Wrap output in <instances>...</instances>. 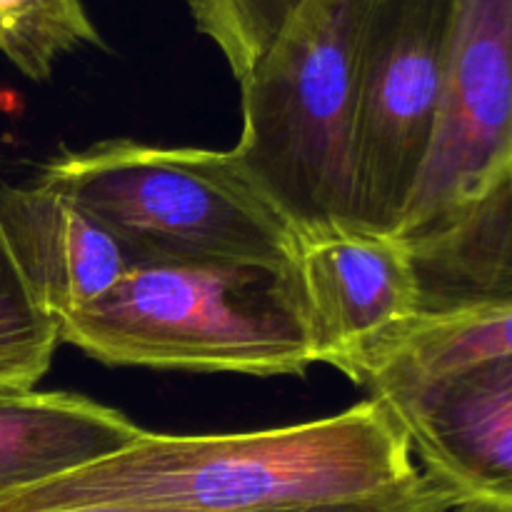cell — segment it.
<instances>
[{"instance_id": "obj_1", "label": "cell", "mask_w": 512, "mask_h": 512, "mask_svg": "<svg viewBox=\"0 0 512 512\" xmlns=\"http://www.w3.org/2000/svg\"><path fill=\"white\" fill-rule=\"evenodd\" d=\"M428 473L380 398L250 433H140L128 448L0 498V512H300L398 498Z\"/></svg>"}, {"instance_id": "obj_2", "label": "cell", "mask_w": 512, "mask_h": 512, "mask_svg": "<svg viewBox=\"0 0 512 512\" xmlns=\"http://www.w3.org/2000/svg\"><path fill=\"white\" fill-rule=\"evenodd\" d=\"M368 0H303L240 83L233 155L300 240L355 230L353 138Z\"/></svg>"}, {"instance_id": "obj_3", "label": "cell", "mask_w": 512, "mask_h": 512, "mask_svg": "<svg viewBox=\"0 0 512 512\" xmlns=\"http://www.w3.org/2000/svg\"><path fill=\"white\" fill-rule=\"evenodd\" d=\"M58 338L110 368L303 378L315 365L293 265H140L60 318Z\"/></svg>"}, {"instance_id": "obj_4", "label": "cell", "mask_w": 512, "mask_h": 512, "mask_svg": "<svg viewBox=\"0 0 512 512\" xmlns=\"http://www.w3.org/2000/svg\"><path fill=\"white\" fill-rule=\"evenodd\" d=\"M40 178L113 230L143 265L290 268L300 238L233 150L103 140L60 150Z\"/></svg>"}, {"instance_id": "obj_5", "label": "cell", "mask_w": 512, "mask_h": 512, "mask_svg": "<svg viewBox=\"0 0 512 512\" xmlns=\"http://www.w3.org/2000/svg\"><path fill=\"white\" fill-rule=\"evenodd\" d=\"M512 218V0H455L428 160L393 238L413 263L478 243Z\"/></svg>"}, {"instance_id": "obj_6", "label": "cell", "mask_w": 512, "mask_h": 512, "mask_svg": "<svg viewBox=\"0 0 512 512\" xmlns=\"http://www.w3.org/2000/svg\"><path fill=\"white\" fill-rule=\"evenodd\" d=\"M455 0H368L353 138L355 230L395 235L428 160Z\"/></svg>"}, {"instance_id": "obj_7", "label": "cell", "mask_w": 512, "mask_h": 512, "mask_svg": "<svg viewBox=\"0 0 512 512\" xmlns=\"http://www.w3.org/2000/svg\"><path fill=\"white\" fill-rule=\"evenodd\" d=\"M295 295L315 365L365 385L370 368L423 313L408 248L393 235L338 230L300 240Z\"/></svg>"}, {"instance_id": "obj_8", "label": "cell", "mask_w": 512, "mask_h": 512, "mask_svg": "<svg viewBox=\"0 0 512 512\" xmlns=\"http://www.w3.org/2000/svg\"><path fill=\"white\" fill-rule=\"evenodd\" d=\"M380 400L430 478L460 500L512 503V355Z\"/></svg>"}, {"instance_id": "obj_9", "label": "cell", "mask_w": 512, "mask_h": 512, "mask_svg": "<svg viewBox=\"0 0 512 512\" xmlns=\"http://www.w3.org/2000/svg\"><path fill=\"white\" fill-rule=\"evenodd\" d=\"M0 218L35 303L55 325L143 265L113 230L40 175L0 185Z\"/></svg>"}, {"instance_id": "obj_10", "label": "cell", "mask_w": 512, "mask_h": 512, "mask_svg": "<svg viewBox=\"0 0 512 512\" xmlns=\"http://www.w3.org/2000/svg\"><path fill=\"white\" fill-rule=\"evenodd\" d=\"M133 418L63 390H0V498L128 448Z\"/></svg>"}, {"instance_id": "obj_11", "label": "cell", "mask_w": 512, "mask_h": 512, "mask_svg": "<svg viewBox=\"0 0 512 512\" xmlns=\"http://www.w3.org/2000/svg\"><path fill=\"white\" fill-rule=\"evenodd\" d=\"M505 355H512V300L423 310L370 368L363 388L375 398H390Z\"/></svg>"}, {"instance_id": "obj_12", "label": "cell", "mask_w": 512, "mask_h": 512, "mask_svg": "<svg viewBox=\"0 0 512 512\" xmlns=\"http://www.w3.org/2000/svg\"><path fill=\"white\" fill-rule=\"evenodd\" d=\"M83 48H105L83 0H0V55L28 80L43 83Z\"/></svg>"}, {"instance_id": "obj_13", "label": "cell", "mask_w": 512, "mask_h": 512, "mask_svg": "<svg viewBox=\"0 0 512 512\" xmlns=\"http://www.w3.org/2000/svg\"><path fill=\"white\" fill-rule=\"evenodd\" d=\"M58 345V325L35 303L0 218V390L38 388Z\"/></svg>"}, {"instance_id": "obj_14", "label": "cell", "mask_w": 512, "mask_h": 512, "mask_svg": "<svg viewBox=\"0 0 512 512\" xmlns=\"http://www.w3.org/2000/svg\"><path fill=\"white\" fill-rule=\"evenodd\" d=\"M415 273L423 310L473 300H512V218L468 248L418 263Z\"/></svg>"}, {"instance_id": "obj_15", "label": "cell", "mask_w": 512, "mask_h": 512, "mask_svg": "<svg viewBox=\"0 0 512 512\" xmlns=\"http://www.w3.org/2000/svg\"><path fill=\"white\" fill-rule=\"evenodd\" d=\"M303 0H185L195 30L210 40L235 80L268 50Z\"/></svg>"}, {"instance_id": "obj_16", "label": "cell", "mask_w": 512, "mask_h": 512, "mask_svg": "<svg viewBox=\"0 0 512 512\" xmlns=\"http://www.w3.org/2000/svg\"><path fill=\"white\" fill-rule=\"evenodd\" d=\"M455 503H460L458 495L443 485L440 480H425L420 488L398 498L375 500L363 505H345V508H320V510H300V512H448ZM50 512H160V510H135V508H73V510H50Z\"/></svg>"}, {"instance_id": "obj_17", "label": "cell", "mask_w": 512, "mask_h": 512, "mask_svg": "<svg viewBox=\"0 0 512 512\" xmlns=\"http://www.w3.org/2000/svg\"><path fill=\"white\" fill-rule=\"evenodd\" d=\"M448 512H512V503L470 498V500H460V503H455Z\"/></svg>"}]
</instances>
